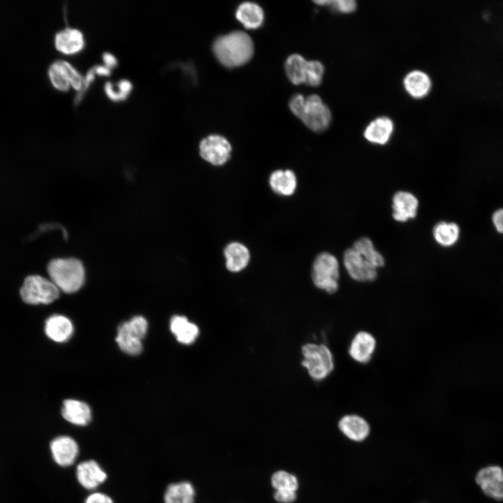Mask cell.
<instances>
[{"label": "cell", "instance_id": "1", "mask_svg": "<svg viewBox=\"0 0 503 503\" xmlns=\"http://www.w3.org/2000/svg\"><path fill=\"white\" fill-rule=\"evenodd\" d=\"M212 49L220 63L233 68L245 64L252 58L254 45L252 38L245 32L235 31L218 37L213 43Z\"/></svg>", "mask_w": 503, "mask_h": 503}, {"label": "cell", "instance_id": "2", "mask_svg": "<svg viewBox=\"0 0 503 503\" xmlns=\"http://www.w3.org/2000/svg\"><path fill=\"white\" fill-rule=\"evenodd\" d=\"M289 107L292 112L313 131H323L330 124L331 112L316 94L306 98L302 94H296L291 99Z\"/></svg>", "mask_w": 503, "mask_h": 503}, {"label": "cell", "instance_id": "3", "mask_svg": "<svg viewBox=\"0 0 503 503\" xmlns=\"http://www.w3.org/2000/svg\"><path fill=\"white\" fill-rule=\"evenodd\" d=\"M47 270L51 281L64 293H74L84 284L85 268L78 258H54L48 263Z\"/></svg>", "mask_w": 503, "mask_h": 503}, {"label": "cell", "instance_id": "4", "mask_svg": "<svg viewBox=\"0 0 503 503\" xmlns=\"http://www.w3.org/2000/svg\"><path fill=\"white\" fill-rule=\"evenodd\" d=\"M302 365L314 380L327 378L335 368V360L330 349L324 344L307 343L302 347Z\"/></svg>", "mask_w": 503, "mask_h": 503}, {"label": "cell", "instance_id": "5", "mask_svg": "<svg viewBox=\"0 0 503 503\" xmlns=\"http://www.w3.org/2000/svg\"><path fill=\"white\" fill-rule=\"evenodd\" d=\"M339 279L340 265L337 258L328 252L319 254L314 260L312 269L314 286L333 294L338 290Z\"/></svg>", "mask_w": 503, "mask_h": 503}, {"label": "cell", "instance_id": "6", "mask_svg": "<svg viewBox=\"0 0 503 503\" xmlns=\"http://www.w3.org/2000/svg\"><path fill=\"white\" fill-rule=\"evenodd\" d=\"M22 299L27 304H50L59 296V289L51 281L40 275L25 278L20 289Z\"/></svg>", "mask_w": 503, "mask_h": 503}, {"label": "cell", "instance_id": "7", "mask_svg": "<svg viewBox=\"0 0 503 503\" xmlns=\"http://www.w3.org/2000/svg\"><path fill=\"white\" fill-rule=\"evenodd\" d=\"M147 330L146 319L141 316H134L119 326L116 342L124 352L130 355L139 354L143 349L141 341Z\"/></svg>", "mask_w": 503, "mask_h": 503}, {"label": "cell", "instance_id": "8", "mask_svg": "<svg viewBox=\"0 0 503 503\" xmlns=\"http://www.w3.org/2000/svg\"><path fill=\"white\" fill-rule=\"evenodd\" d=\"M199 152L207 162L214 166H222L230 159L231 146L224 137L210 135L201 141Z\"/></svg>", "mask_w": 503, "mask_h": 503}, {"label": "cell", "instance_id": "9", "mask_svg": "<svg viewBox=\"0 0 503 503\" xmlns=\"http://www.w3.org/2000/svg\"><path fill=\"white\" fill-rule=\"evenodd\" d=\"M343 263L350 277L356 282H370L377 277V269L352 247L344 252Z\"/></svg>", "mask_w": 503, "mask_h": 503}, {"label": "cell", "instance_id": "10", "mask_svg": "<svg viewBox=\"0 0 503 503\" xmlns=\"http://www.w3.org/2000/svg\"><path fill=\"white\" fill-rule=\"evenodd\" d=\"M475 481L486 496L503 500V469L500 466L488 465L480 469Z\"/></svg>", "mask_w": 503, "mask_h": 503}, {"label": "cell", "instance_id": "11", "mask_svg": "<svg viewBox=\"0 0 503 503\" xmlns=\"http://www.w3.org/2000/svg\"><path fill=\"white\" fill-rule=\"evenodd\" d=\"M377 347L374 336L368 331L357 332L350 342L348 353L355 362L360 364L369 363Z\"/></svg>", "mask_w": 503, "mask_h": 503}, {"label": "cell", "instance_id": "12", "mask_svg": "<svg viewBox=\"0 0 503 503\" xmlns=\"http://www.w3.org/2000/svg\"><path fill=\"white\" fill-rule=\"evenodd\" d=\"M50 451L55 462L61 467L71 465L76 460L79 447L69 436H59L50 442Z\"/></svg>", "mask_w": 503, "mask_h": 503}, {"label": "cell", "instance_id": "13", "mask_svg": "<svg viewBox=\"0 0 503 503\" xmlns=\"http://www.w3.org/2000/svg\"><path fill=\"white\" fill-rule=\"evenodd\" d=\"M392 203V216L395 221L406 222L416 216L418 201L413 194L399 191L393 195Z\"/></svg>", "mask_w": 503, "mask_h": 503}, {"label": "cell", "instance_id": "14", "mask_svg": "<svg viewBox=\"0 0 503 503\" xmlns=\"http://www.w3.org/2000/svg\"><path fill=\"white\" fill-rule=\"evenodd\" d=\"M76 477L82 487L93 490L105 481L107 474L96 461L87 460L78 465Z\"/></svg>", "mask_w": 503, "mask_h": 503}, {"label": "cell", "instance_id": "15", "mask_svg": "<svg viewBox=\"0 0 503 503\" xmlns=\"http://www.w3.org/2000/svg\"><path fill=\"white\" fill-rule=\"evenodd\" d=\"M54 45L62 53L71 54L82 50L85 47V41L80 30L66 27L55 34Z\"/></svg>", "mask_w": 503, "mask_h": 503}, {"label": "cell", "instance_id": "16", "mask_svg": "<svg viewBox=\"0 0 503 503\" xmlns=\"http://www.w3.org/2000/svg\"><path fill=\"white\" fill-rule=\"evenodd\" d=\"M338 427L346 437L356 442L364 440L370 433L369 423L357 414L344 416L339 421Z\"/></svg>", "mask_w": 503, "mask_h": 503}, {"label": "cell", "instance_id": "17", "mask_svg": "<svg viewBox=\"0 0 503 503\" xmlns=\"http://www.w3.org/2000/svg\"><path fill=\"white\" fill-rule=\"evenodd\" d=\"M226 258V267L231 272H238L244 270L250 260L248 248L238 242L228 244L224 250Z\"/></svg>", "mask_w": 503, "mask_h": 503}, {"label": "cell", "instance_id": "18", "mask_svg": "<svg viewBox=\"0 0 503 503\" xmlns=\"http://www.w3.org/2000/svg\"><path fill=\"white\" fill-rule=\"evenodd\" d=\"M393 131V123L387 117H379L372 121L364 131V137L370 143L385 145Z\"/></svg>", "mask_w": 503, "mask_h": 503}, {"label": "cell", "instance_id": "19", "mask_svg": "<svg viewBox=\"0 0 503 503\" xmlns=\"http://www.w3.org/2000/svg\"><path fill=\"white\" fill-rule=\"evenodd\" d=\"M61 414L67 421L76 425H86L92 418L91 409L88 404L73 399L64 401Z\"/></svg>", "mask_w": 503, "mask_h": 503}, {"label": "cell", "instance_id": "20", "mask_svg": "<svg viewBox=\"0 0 503 503\" xmlns=\"http://www.w3.org/2000/svg\"><path fill=\"white\" fill-rule=\"evenodd\" d=\"M45 332L46 335L57 342L67 341L72 335L73 327L71 321L66 316L54 314L50 316L45 321Z\"/></svg>", "mask_w": 503, "mask_h": 503}, {"label": "cell", "instance_id": "21", "mask_svg": "<svg viewBox=\"0 0 503 503\" xmlns=\"http://www.w3.org/2000/svg\"><path fill=\"white\" fill-rule=\"evenodd\" d=\"M269 184L275 194L279 196H289L296 191L297 178L291 170H277L270 174Z\"/></svg>", "mask_w": 503, "mask_h": 503}, {"label": "cell", "instance_id": "22", "mask_svg": "<svg viewBox=\"0 0 503 503\" xmlns=\"http://www.w3.org/2000/svg\"><path fill=\"white\" fill-rule=\"evenodd\" d=\"M403 84L407 93L415 99L425 97L429 93L432 86L430 77L421 71L409 72L404 77Z\"/></svg>", "mask_w": 503, "mask_h": 503}, {"label": "cell", "instance_id": "23", "mask_svg": "<svg viewBox=\"0 0 503 503\" xmlns=\"http://www.w3.org/2000/svg\"><path fill=\"white\" fill-rule=\"evenodd\" d=\"M170 328L177 340L183 344H191L199 334L198 326L184 316L176 315L172 317Z\"/></svg>", "mask_w": 503, "mask_h": 503}, {"label": "cell", "instance_id": "24", "mask_svg": "<svg viewBox=\"0 0 503 503\" xmlns=\"http://www.w3.org/2000/svg\"><path fill=\"white\" fill-rule=\"evenodd\" d=\"M196 491L189 481H181L169 485L164 493L165 503H194Z\"/></svg>", "mask_w": 503, "mask_h": 503}, {"label": "cell", "instance_id": "25", "mask_svg": "<svg viewBox=\"0 0 503 503\" xmlns=\"http://www.w3.org/2000/svg\"><path fill=\"white\" fill-rule=\"evenodd\" d=\"M235 17L247 29H257L263 23V11L256 3L253 2H244L241 3L235 13Z\"/></svg>", "mask_w": 503, "mask_h": 503}, {"label": "cell", "instance_id": "26", "mask_svg": "<svg viewBox=\"0 0 503 503\" xmlns=\"http://www.w3.org/2000/svg\"><path fill=\"white\" fill-rule=\"evenodd\" d=\"M285 71L287 77L294 85L306 84L309 71V61L305 60L300 54H291L286 61Z\"/></svg>", "mask_w": 503, "mask_h": 503}, {"label": "cell", "instance_id": "27", "mask_svg": "<svg viewBox=\"0 0 503 503\" xmlns=\"http://www.w3.org/2000/svg\"><path fill=\"white\" fill-rule=\"evenodd\" d=\"M460 230L454 222L440 221L433 228L435 240L441 246L449 247L454 245L459 240Z\"/></svg>", "mask_w": 503, "mask_h": 503}, {"label": "cell", "instance_id": "28", "mask_svg": "<svg viewBox=\"0 0 503 503\" xmlns=\"http://www.w3.org/2000/svg\"><path fill=\"white\" fill-rule=\"evenodd\" d=\"M352 248L377 269L384 265L383 256L376 250L373 242L368 238H359L353 243Z\"/></svg>", "mask_w": 503, "mask_h": 503}, {"label": "cell", "instance_id": "29", "mask_svg": "<svg viewBox=\"0 0 503 503\" xmlns=\"http://www.w3.org/2000/svg\"><path fill=\"white\" fill-rule=\"evenodd\" d=\"M271 485L275 490L297 491L299 483L297 477L286 471L279 470L271 476Z\"/></svg>", "mask_w": 503, "mask_h": 503}, {"label": "cell", "instance_id": "30", "mask_svg": "<svg viewBox=\"0 0 503 503\" xmlns=\"http://www.w3.org/2000/svg\"><path fill=\"white\" fill-rule=\"evenodd\" d=\"M48 76L52 85L58 90L67 91L71 84L61 60H56L48 68Z\"/></svg>", "mask_w": 503, "mask_h": 503}, {"label": "cell", "instance_id": "31", "mask_svg": "<svg viewBox=\"0 0 503 503\" xmlns=\"http://www.w3.org/2000/svg\"><path fill=\"white\" fill-rule=\"evenodd\" d=\"M317 4L321 6H327L333 10L342 13H351L356 10L357 3L354 0H333V1H316Z\"/></svg>", "mask_w": 503, "mask_h": 503}, {"label": "cell", "instance_id": "32", "mask_svg": "<svg viewBox=\"0 0 503 503\" xmlns=\"http://www.w3.org/2000/svg\"><path fill=\"white\" fill-rule=\"evenodd\" d=\"M324 74V66L319 61H309V71L306 85L316 87L319 86L323 79Z\"/></svg>", "mask_w": 503, "mask_h": 503}, {"label": "cell", "instance_id": "33", "mask_svg": "<svg viewBox=\"0 0 503 503\" xmlns=\"http://www.w3.org/2000/svg\"><path fill=\"white\" fill-rule=\"evenodd\" d=\"M103 89L106 96L113 101H124L127 98V96L119 92V90H115L113 83L110 81L105 82Z\"/></svg>", "mask_w": 503, "mask_h": 503}, {"label": "cell", "instance_id": "34", "mask_svg": "<svg viewBox=\"0 0 503 503\" xmlns=\"http://www.w3.org/2000/svg\"><path fill=\"white\" fill-rule=\"evenodd\" d=\"M296 497V491L275 490L274 493V498L279 503H292Z\"/></svg>", "mask_w": 503, "mask_h": 503}, {"label": "cell", "instance_id": "35", "mask_svg": "<svg viewBox=\"0 0 503 503\" xmlns=\"http://www.w3.org/2000/svg\"><path fill=\"white\" fill-rule=\"evenodd\" d=\"M491 219L495 230L503 235V207L494 211Z\"/></svg>", "mask_w": 503, "mask_h": 503}, {"label": "cell", "instance_id": "36", "mask_svg": "<svg viewBox=\"0 0 503 503\" xmlns=\"http://www.w3.org/2000/svg\"><path fill=\"white\" fill-rule=\"evenodd\" d=\"M85 503H113V501L105 494L94 493L86 498Z\"/></svg>", "mask_w": 503, "mask_h": 503}, {"label": "cell", "instance_id": "37", "mask_svg": "<svg viewBox=\"0 0 503 503\" xmlns=\"http://www.w3.org/2000/svg\"><path fill=\"white\" fill-rule=\"evenodd\" d=\"M117 87L122 94L128 97L132 90L133 85L129 80L121 79L117 82Z\"/></svg>", "mask_w": 503, "mask_h": 503}, {"label": "cell", "instance_id": "38", "mask_svg": "<svg viewBox=\"0 0 503 503\" xmlns=\"http://www.w3.org/2000/svg\"><path fill=\"white\" fill-rule=\"evenodd\" d=\"M102 58L104 61L105 66H106L110 69L116 67L118 64V61L116 57L109 52H103L102 54Z\"/></svg>", "mask_w": 503, "mask_h": 503}, {"label": "cell", "instance_id": "39", "mask_svg": "<svg viewBox=\"0 0 503 503\" xmlns=\"http://www.w3.org/2000/svg\"><path fill=\"white\" fill-rule=\"evenodd\" d=\"M95 72L99 75L108 76L111 73V69L105 65H95Z\"/></svg>", "mask_w": 503, "mask_h": 503}]
</instances>
